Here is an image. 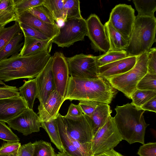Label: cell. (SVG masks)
I'll list each match as a JSON object with an SVG mask.
<instances>
[{
  "label": "cell",
  "mask_w": 156,
  "mask_h": 156,
  "mask_svg": "<svg viewBox=\"0 0 156 156\" xmlns=\"http://www.w3.org/2000/svg\"><path fill=\"white\" fill-rule=\"evenodd\" d=\"M51 47L36 54L22 57L18 53L0 61V79L8 82L17 79L36 78L44 68L51 56Z\"/></svg>",
  "instance_id": "6da1fadb"
},
{
  "label": "cell",
  "mask_w": 156,
  "mask_h": 156,
  "mask_svg": "<svg viewBox=\"0 0 156 156\" xmlns=\"http://www.w3.org/2000/svg\"><path fill=\"white\" fill-rule=\"evenodd\" d=\"M117 93L106 79H84L70 77L64 101H96L110 104Z\"/></svg>",
  "instance_id": "7a4b0ae2"
},
{
  "label": "cell",
  "mask_w": 156,
  "mask_h": 156,
  "mask_svg": "<svg viewBox=\"0 0 156 156\" xmlns=\"http://www.w3.org/2000/svg\"><path fill=\"white\" fill-rule=\"evenodd\" d=\"M115 110L116 114L112 117L113 121L122 140L130 144L136 142L144 144L145 131L149 125L144 118L145 111L132 103L117 106Z\"/></svg>",
  "instance_id": "3957f363"
},
{
  "label": "cell",
  "mask_w": 156,
  "mask_h": 156,
  "mask_svg": "<svg viewBox=\"0 0 156 156\" xmlns=\"http://www.w3.org/2000/svg\"><path fill=\"white\" fill-rule=\"evenodd\" d=\"M156 19L136 16L127 46L128 56H137L148 51L156 42Z\"/></svg>",
  "instance_id": "277c9868"
},
{
  "label": "cell",
  "mask_w": 156,
  "mask_h": 156,
  "mask_svg": "<svg viewBox=\"0 0 156 156\" xmlns=\"http://www.w3.org/2000/svg\"><path fill=\"white\" fill-rule=\"evenodd\" d=\"M147 52L141 54L137 56L136 63L130 70L107 80L114 88L130 99L138 83L147 73Z\"/></svg>",
  "instance_id": "5b68a950"
},
{
  "label": "cell",
  "mask_w": 156,
  "mask_h": 156,
  "mask_svg": "<svg viewBox=\"0 0 156 156\" xmlns=\"http://www.w3.org/2000/svg\"><path fill=\"white\" fill-rule=\"evenodd\" d=\"M59 27L58 34L52 40L58 47H69L75 42L84 40L87 36L86 20L83 18L66 20Z\"/></svg>",
  "instance_id": "8992f818"
},
{
  "label": "cell",
  "mask_w": 156,
  "mask_h": 156,
  "mask_svg": "<svg viewBox=\"0 0 156 156\" xmlns=\"http://www.w3.org/2000/svg\"><path fill=\"white\" fill-rule=\"evenodd\" d=\"M122 140L111 116L94 136L91 141L93 155L113 149Z\"/></svg>",
  "instance_id": "52a82bcc"
},
{
  "label": "cell",
  "mask_w": 156,
  "mask_h": 156,
  "mask_svg": "<svg viewBox=\"0 0 156 156\" xmlns=\"http://www.w3.org/2000/svg\"><path fill=\"white\" fill-rule=\"evenodd\" d=\"M136 18L134 9L131 5L121 4L112 9L108 21L129 42Z\"/></svg>",
  "instance_id": "ba28073f"
},
{
  "label": "cell",
  "mask_w": 156,
  "mask_h": 156,
  "mask_svg": "<svg viewBox=\"0 0 156 156\" xmlns=\"http://www.w3.org/2000/svg\"><path fill=\"white\" fill-rule=\"evenodd\" d=\"M66 58L70 77L84 79L99 77L95 56L81 53Z\"/></svg>",
  "instance_id": "9c48e42d"
},
{
  "label": "cell",
  "mask_w": 156,
  "mask_h": 156,
  "mask_svg": "<svg viewBox=\"0 0 156 156\" xmlns=\"http://www.w3.org/2000/svg\"><path fill=\"white\" fill-rule=\"evenodd\" d=\"M63 128L67 134L79 143H90L94 134L91 126L84 114L80 117L67 118L58 113Z\"/></svg>",
  "instance_id": "30bf717a"
},
{
  "label": "cell",
  "mask_w": 156,
  "mask_h": 156,
  "mask_svg": "<svg viewBox=\"0 0 156 156\" xmlns=\"http://www.w3.org/2000/svg\"><path fill=\"white\" fill-rule=\"evenodd\" d=\"M87 36L91 41V48L95 51L105 53L109 51L110 45L104 25L95 14H90L86 20Z\"/></svg>",
  "instance_id": "8fae6325"
},
{
  "label": "cell",
  "mask_w": 156,
  "mask_h": 156,
  "mask_svg": "<svg viewBox=\"0 0 156 156\" xmlns=\"http://www.w3.org/2000/svg\"><path fill=\"white\" fill-rule=\"evenodd\" d=\"M52 71L56 90L64 99L69 80V72L66 57L62 53L56 52L52 56Z\"/></svg>",
  "instance_id": "7c38bea8"
},
{
  "label": "cell",
  "mask_w": 156,
  "mask_h": 156,
  "mask_svg": "<svg viewBox=\"0 0 156 156\" xmlns=\"http://www.w3.org/2000/svg\"><path fill=\"white\" fill-rule=\"evenodd\" d=\"M6 122L10 128L26 136L39 132L41 127L39 116L33 109L28 108Z\"/></svg>",
  "instance_id": "4fadbf2b"
},
{
  "label": "cell",
  "mask_w": 156,
  "mask_h": 156,
  "mask_svg": "<svg viewBox=\"0 0 156 156\" xmlns=\"http://www.w3.org/2000/svg\"><path fill=\"white\" fill-rule=\"evenodd\" d=\"M52 59L51 56L44 68L35 78L37 89V98L40 102L38 108L44 104L51 93L56 90L52 71Z\"/></svg>",
  "instance_id": "5bb4252c"
},
{
  "label": "cell",
  "mask_w": 156,
  "mask_h": 156,
  "mask_svg": "<svg viewBox=\"0 0 156 156\" xmlns=\"http://www.w3.org/2000/svg\"><path fill=\"white\" fill-rule=\"evenodd\" d=\"M136 60V56H127L99 67L97 70L98 76L107 79L123 74L133 67Z\"/></svg>",
  "instance_id": "9a60e30c"
},
{
  "label": "cell",
  "mask_w": 156,
  "mask_h": 156,
  "mask_svg": "<svg viewBox=\"0 0 156 156\" xmlns=\"http://www.w3.org/2000/svg\"><path fill=\"white\" fill-rule=\"evenodd\" d=\"M28 108L20 96L0 99V121L6 122Z\"/></svg>",
  "instance_id": "2e32d148"
},
{
  "label": "cell",
  "mask_w": 156,
  "mask_h": 156,
  "mask_svg": "<svg viewBox=\"0 0 156 156\" xmlns=\"http://www.w3.org/2000/svg\"><path fill=\"white\" fill-rule=\"evenodd\" d=\"M16 22L32 27L50 39H53L59 32V27L56 23L44 22L27 11L18 16Z\"/></svg>",
  "instance_id": "e0dca14e"
},
{
  "label": "cell",
  "mask_w": 156,
  "mask_h": 156,
  "mask_svg": "<svg viewBox=\"0 0 156 156\" xmlns=\"http://www.w3.org/2000/svg\"><path fill=\"white\" fill-rule=\"evenodd\" d=\"M64 99L56 90L51 93L44 104L38 107V114L41 122L56 118Z\"/></svg>",
  "instance_id": "ac0fdd59"
},
{
  "label": "cell",
  "mask_w": 156,
  "mask_h": 156,
  "mask_svg": "<svg viewBox=\"0 0 156 156\" xmlns=\"http://www.w3.org/2000/svg\"><path fill=\"white\" fill-rule=\"evenodd\" d=\"M24 37V42L19 53L22 57L36 54L52 47V39L40 40L33 37Z\"/></svg>",
  "instance_id": "d6986e66"
},
{
  "label": "cell",
  "mask_w": 156,
  "mask_h": 156,
  "mask_svg": "<svg viewBox=\"0 0 156 156\" xmlns=\"http://www.w3.org/2000/svg\"><path fill=\"white\" fill-rule=\"evenodd\" d=\"M112 112L109 105L102 103L98 105L91 117L85 115L91 126L94 136L106 123Z\"/></svg>",
  "instance_id": "ffe728a7"
},
{
  "label": "cell",
  "mask_w": 156,
  "mask_h": 156,
  "mask_svg": "<svg viewBox=\"0 0 156 156\" xmlns=\"http://www.w3.org/2000/svg\"><path fill=\"white\" fill-rule=\"evenodd\" d=\"M104 26L110 45L109 51L125 50L128 42L113 27L108 21L105 23Z\"/></svg>",
  "instance_id": "44dd1931"
},
{
  "label": "cell",
  "mask_w": 156,
  "mask_h": 156,
  "mask_svg": "<svg viewBox=\"0 0 156 156\" xmlns=\"http://www.w3.org/2000/svg\"><path fill=\"white\" fill-rule=\"evenodd\" d=\"M24 81L19 89L20 96L25 102L28 108L33 109L34 101L37 95L36 78Z\"/></svg>",
  "instance_id": "7402d4cb"
},
{
  "label": "cell",
  "mask_w": 156,
  "mask_h": 156,
  "mask_svg": "<svg viewBox=\"0 0 156 156\" xmlns=\"http://www.w3.org/2000/svg\"><path fill=\"white\" fill-rule=\"evenodd\" d=\"M17 20L13 0H0V25L5 27L7 23Z\"/></svg>",
  "instance_id": "603a6c76"
},
{
  "label": "cell",
  "mask_w": 156,
  "mask_h": 156,
  "mask_svg": "<svg viewBox=\"0 0 156 156\" xmlns=\"http://www.w3.org/2000/svg\"><path fill=\"white\" fill-rule=\"evenodd\" d=\"M55 119L41 123V127L46 131L50 139L60 152L64 153L63 146L58 127Z\"/></svg>",
  "instance_id": "cb8c5ba5"
},
{
  "label": "cell",
  "mask_w": 156,
  "mask_h": 156,
  "mask_svg": "<svg viewBox=\"0 0 156 156\" xmlns=\"http://www.w3.org/2000/svg\"><path fill=\"white\" fill-rule=\"evenodd\" d=\"M23 34L20 33L6 44L0 52V61L5 59L10 55L18 53L20 51L24 43L20 42L22 40Z\"/></svg>",
  "instance_id": "d4e9b609"
},
{
  "label": "cell",
  "mask_w": 156,
  "mask_h": 156,
  "mask_svg": "<svg viewBox=\"0 0 156 156\" xmlns=\"http://www.w3.org/2000/svg\"><path fill=\"white\" fill-rule=\"evenodd\" d=\"M64 0H44L43 5L49 10L55 20L64 22L65 20Z\"/></svg>",
  "instance_id": "484cf974"
},
{
  "label": "cell",
  "mask_w": 156,
  "mask_h": 156,
  "mask_svg": "<svg viewBox=\"0 0 156 156\" xmlns=\"http://www.w3.org/2000/svg\"><path fill=\"white\" fill-rule=\"evenodd\" d=\"M134 3L138 12L137 16H154L156 10V0H133Z\"/></svg>",
  "instance_id": "4316f807"
},
{
  "label": "cell",
  "mask_w": 156,
  "mask_h": 156,
  "mask_svg": "<svg viewBox=\"0 0 156 156\" xmlns=\"http://www.w3.org/2000/svg\"><path fill=\"white\" fill-rule=\"evenodd\" d=\"M55 120L59 132L62 143L65 150L64 153L68 156H84L68 140L58 118Z\"/></svg>",
  "instance_id": "83f0119b"
},
{
  "label": "cell",
  "mask_w": 156,
  "mask_h": 156,
  "mask_svg": "<svg viewBox=\"0 0 156 156\" xmlns=\"http://www.w3.org/2000/svg\"><path fill=\"white\" fill-rule=\"evenodd\" d=\"M125 50L109 51L104 54L95 56L97 66L98 67L124 58L127 56Z\"/></svg>",
  "instance_id": "f1b7e54d"
},
{
  "label": "cell",
  "mask_w": 156,
  "mask_h": 156,
  "mask_svg": "<svg viewBox=\"0 0 156 156\" xmlns=\"http://www.w3.org/2000/svg\"><path fill=\"white\" fill-rule=\"evenodd\" d=\"M20 31L19 23L16 21L11 26L0 29V52Z\"/></svg>",
  "instance_id": "f546056e"
},
{
  "label": "cell",
  "mask_w": 156,
  "mask_h": 156,
  "mask_svg": "<svg viewBox=\"0 0 156 156\" xmlns=\"http://www.w3.org/2000/svg\"><path fill=\"white\" fill-rule=\"evenodd\" d=\"M156 96V91L136 89L131 95V102L136 106L140 108L149 100Z\"/></svg>",
  "instance_id": "4dcf8cb0"
},
{
  "label": "cell",
  "mask_w": 156,
  "mask_h": 156,
  "mask_svg": "<svg viewBox=\"0 0 156 156\" xmlns=\"http://www.w3.org/2000/svg\"><path fill=\"white\" fill-rule=\"evenodd\" d=\"M64 7L66 20L83 18L80 10L79 0H64Z\"/></svg>",
  "instance_id": "1f68e13d"
},
{
  "label": "cell",
  "mask_w": 156,
  "mask_h": 156,
  "mask_svg": "<svg viewBox=\"0 0 156 156\" xmlns=\"http://www.w3.org/2000/svg\"><path fill=\"white\" fill-rule=\"evenodd\" d=\"M33 144V156H56L54 149L50 143L41 140Z\"/></svg>",
  "instance_id": "d6a6232c"
},
{
  "label": "cell",
  "mask_w": 156,
  "mask_h": 156,
  "mask_svg": "<svg viewBox=\"0 0 156 156\" xmlns=\"http://www.w3.org/2000/svg\"><path fill=\"white\" fill-rule=\"evenodd\" d=\"M44 0H13L17 17L29 9L42 5Z\"/></svg>",
  "instance_id": "836d02e7"
},
{
  "label": "cell",
  "mask_w": 156,
  "mask_h": 156,
  "mask_svg": "<svg viewBox=\"0 0 156 156\" xmlns=\"http://www.w3.org/2000/svg\"><path fill=\"white\" fill-rule=\"evenodd\" d=\"M27 11L44 22L50 24L56 23L51 12L43 4L32 8Z\"/></svg>",
  "instance_id": "e575fe53"
},
{
  "label": "cell",
  "mask_w": 156,
  "mask_h": 156,
  "mask_svg": "<svg viewBox=\"0 0 156 156\" xmlns=\"http://www.w3.org/2000/svg\"><path fill=\"white\" fill-rule=\"evenodd\" d=\"M136 89L156 91V74L147 73L138 83Z\"/></svg>",
  "instance_id": "d590c367"
},
{
  "label": "cell",
  "mask_w": 156,
  "mask_h": 156,
  "mask_svg": "<svg viewBox=\"0 0 156 156\" xmlns=\"http://www.w3.org/2000/svg\"><path fill=\"white\" fill-rule=\"evenodd\" d=\"M21 145L19 141L7 142L0 147V156H12L18 152Z\"/></svg>",
  "instance_id": "8d00e7d4"
},
{
  "label": "cell",
  "mask_w": 156,
  "mask_h": 156,
  "mask_svg": "<svg viewBox=\"0 0 156 156\" xmlns=\"http://www.w3.org/2000/svg\"><path fill=\"white\" fill-rule=\"evenodd\" d=\"M18 23L24 36L30 37L40 40H47L50 39L42 33L32 27L22 23Z\"/></svg>",
  "instance_id": "74e56055"
},
{
  "label": "cell",
  "mask_w": 156,
  "mask_h": 156,
  "mask_svg": "<svg viewBox=\"0 0 156 156\" xmlns=\"http://www.w3.org/2000/svg\"><path fill=\"white\" fill-rule=\"evenodd\" d=\"M5 122L0 121V139L7 142L20 141L17 136Z\"/></svg>",
  "instance_id": "f35d334b"
},
{
  "label": "cell",
  "mask_w": 156,
  "mask_h": 156,
  "mask_svg": "<svg viewBox=\"0 0 156 156\" xmlns=\"http://www.w3.org/2000/svg\"><path fill=\"white\" fill-rule=\"evenodd\" d=\"M102 103L91 101H80L78 105L84 114L91 117L98 105Z\"/></svg>",
  "instance_id": "ab89813d"
},
{
  "label": "cell",
  "mask_w": 156,
  "mask_h": 156,
  "mask_svg": "<svg viewBox=\"0 0 156 156\" xmlns=\"http://www.w3.org/2000/svg\"><path fill=\"white\" fill-rule=\"evenodd\" d=\"M140 156H156V143L150 142L140 146L137 152Z\"/></svg>",
  "instance_id": "60d3db41"
},
{
  "label": "cell",
  "mask_w": 156,
  "mask_h": 156,
  "mask_svg": "<svg viewBox=\"0 0 156 156\" xmlns=\"http://www.w3.org/2000/svg\"><path fill=\"white\" fill-rule=\"evenodd\" d=\"M148 61L147 73L156 74V49L151 48L147 52Z\"/></svg>",
  "instance_id": "b9f144b4"
},
{
  "label": "cell",
  "mask_w": 156,
  "mask_h": 156,
  "mask_svg": "<svg viewBox=\"0 0 156 156\" xmlns=\"http://www.w3.org/2000/svg\"><path fill=\"white\" fill-rule=\"evenodd\" d=\"M19 89L7 85L0 86V99L20 96Z\"/></svg>",
  "instance_id": "7bdbcfd3"
},
{
  "label": "cell",
  "mask_w": 156,
  "mask_h": 156,
  "mask_svg": "<svg viewBox=\"0 0 156 156\" xmlns=\"http://www.w3.org/2000/svg\"><path fill=\"white\" fill-rule=\"evenodd\" d=\"M83 114L78 105H76L71 103L69 107L67 114L64 116L67 118L79 117L82 115Z\"/></svg>",
  "instance_id": "ee69618b"
},
{
  "label": "cell",
  "mask_w": 156,
  "mask_h": 156,
  "mask_svg": "<svg viewBox=\"0 0 156 156\" xmlns=\"http://www.w3.org/2000/svg\"><path fill=\"white\" fill-rule=\"evenodd\" d=\"M33 144L30 142L21 145L18 153L12 156H33Z\"/></svg>",
  "instance_id": "f6af8a7d"
},
{
  "label": "cell",
  "mask_w": 156,
  "mask_h": 156,
  "mask_svg": "<svg viewBox=\"0 0 156 156\" xmlns=\"http://www.w3.org/2000/svg\"><path fill=\"white\" fill-rule=\"evenodd\" d=\"M142 109L145 111L156 112V96L153 98L140 108Z\"/></svg>",
  "instance_id": "bcb514c9"
},
{
  "label": "cell",
  "mask_w": 156,
  "mask_h": 156,
  "mask_svg": "<svg viewBox=\"0 0 156 156\" xmlns=\"http://www.w3.org/2000/svg\"><path fill=\"white\" fill-rule=\"evenodd\" d=\"M93 156H124L115 151L114 149L104 152L100 154Z\"/></svg>",
  "instance_id": "7dc6e473"
},
{
  "label": "cell",
  "mask_w": 156,
  "mask_h": 156,
  "mask_svg": "<svg viewBox=\"0 0 156 156\" xmlns=\"http://www.w3.org/2000/svg\"><path fill=\"white\" fill-rule=\"evenodd\" d=\"M56 156H68L66 154L63 152H58L57 154H56Z\"/></svg>",
  "instance_id": "c3c4849f"
},
{
  "label": "cell",
  "mask_w": 156,
  "mask_h": 156,
  "mask_svg": "<svg viewBox=\"0 0 156 156\" xmlns=\"http://www.w3.org/2000/svg\"><path fill=\"white\" fill-rule=\"evenodd\" d=\"M2 85L3 86L6 85V84L3 82V81L0 79V85Z\"/></svg>",
  "instance_id": "681fc988"
},
{
  "label": "cell",
  "mask_w": 156,
  "mask_h": 156,
  "mask_svg": "<svg viewBox=\"0 0 156 156\" xmlns=\"http://www.w3.org/2000/svg\"><path fill=\"white\" fill-rule=\"evenodd\" d=\"M3 27L1 25H0V29H1V28H2V27Z\"/></svg>",
  "instance_id": "f907efd6"
}]
</instances>
